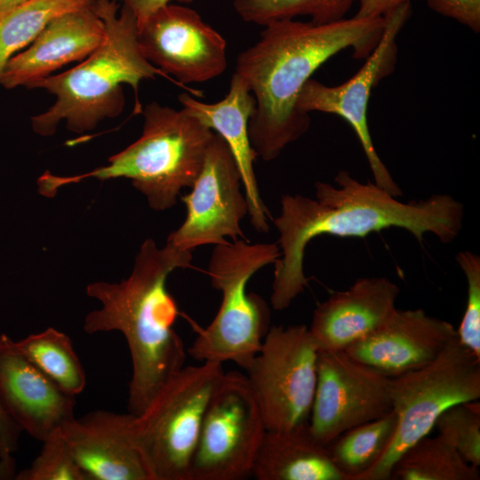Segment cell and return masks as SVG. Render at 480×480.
I'll list each match as a JSON object with an SVG mask.
<instances>
[{
	"mask_svg": "<svg viewBox=\"0 0 480 480\" xmlns=\"http://www.w3.org/2000/svg\"><path fill=\"white\" fill-rule=\"evenodd\" d=\"M190 193L181 201L187 208L182 224L167 243L182 250L219 244L244 237L241 221L248 215L241 173L225 140L217 133Z\"/></svg>",
	"mask_w": 480,
	"mask_h": 480,
	"instance_id": "cell-12",
	"label": "cell"
},
{
	"mask_svg": "<svg viewBox=\"0 0 480 480\" xmlns=\"http://www.w3.org/2000/svg\"><path fill=\"white\" fill-rule=\"evenodd\" d=\"M0 340L26 358L66 393L76 396L84 391L85 372L71 339L66 333L49 327L19 340L2 333Z\"/></svg>",
	"mask_w": 480,
	"mask_h": 480,
	"instance_id": "cell-22",
	"label": "cell"
},
{
	"mask_svg": "<svg viewBox=\"0 0 480 480\" xmlns=\"http://www.w3.org/2000/svg\"><path fill=\"white\" fill-rule=\"evenodd\" d=\"M252 274L243 267L220 273L212 286L222 293L213 320L200 331L188 355L201 362L231 361L245 371L259 353L270 329V309L265 300L247 292Z\"/></svg>",
	"mask_w": 480,
	"mask_h": 480,
	"instance_id": "cell-14",
	"label": "cell"
},
{
	"mask_svg": "<svg viewBox=\"0 0 480 480\" xmlns=\"http://www.w3.org/2000/svg\"><path fill=\"white\" fill-rule=\"evenodd\" d=\"M29 467L16 473V480H87L78 466L61 429L43 442Z\"/></svg>",
	"mask_w": 480,
	"mask_h": 480,
	"instance_id": "cell-28",
	"label": "cell"
},
{
	"mask_svg": "<svg viewBox=\"0 0 480 480\" xmlns=\"http://www.w3.org/2000/svg\"><path fill=\"white\" fill-rule=\"evenodd\" d=\"M395 433L378 461L358 480H390L399 457L428 436L449 407L480 398V357L458 337L431 363L391 378Z\"/></svg>",
	"mask_w": 480,
	"mask_h": 480,
	"instance_id": "cell-6",
	"label": "cell"
},
{
	"mask_svg": "<svg viewBox=\"0 0 480 480\" xmlns=\"http://www.w3.org/2000/svg\"><path fill=\"white\" fill-rule=\"evenodd\" d=\"M457 337L456 328L448 321L421 308H396L380 326L345 351L393 378L431 363Z\"/></svg>",
	"mask_w": 480,
	"mask_h": 480,
	"instance_id": "cell-15",
	"label": "cell"
},
{
	"mask_svg": "<svg viewBox=\"0 0 480 480\" xmlns=\"http://www.w3.org/2000/svg\"><path fill=\"white\" fill-rule=\"evenodd\" d=\"M191 261L192 251L168 243L159 248L148 238L126 279L94 282L86 287L87 295L101 306L86 315L84 332L116 331L126 340L132 362L127 406L133 415L140 414L184 366L185 347L174 329L179 308L166 281L172 271L189 268Z\"/></svg>",
	"mask_w": 480,
	"mask_h": 480,
	"instance_id": "cell-3",
	"label": "cell"
},
{
	"mask_svg": "<svg viewBox=\"0 0 480 480\" xmlns=\"http://www.w3.org/2000/svg\"><path fill=\"white\" fill-rule=\"evenodd\" d=\"M224 373L219 363L183 366L133 415L134 436L153 480H188L207 405Z\"/></svg>",
	"mask_w": 480,
	"mask_h": 480,
	"instance_id": "cell-7",
	"label": "cell"
},
{
	"mask_svg": "<svg viewBox=\"0 0 480 480\" xmlns=\"http://www.w3.org/2000/svg\"><path fill=\"white\" fill-rule=\"evenodd\" d=\"M391 378L345 350L320 351L308 428L327 445L340 434L392 411Z\"/></svg>",
	"mask_w": 480,
	"mask_h": 480,
	"instance_id": "cell-11",
	"label": "cell"
},
{
	"mask_svg": "<svg viewBox=\"0 0 480 480\" xmlns=\"http://www.w3.org/2000/svg\"><path fill=\"white\" fill-rule=\"evenodd\" d=\"M75 398L0 340V401L21 432L43 442L75 418Z\"/></svg>",
	"mask_w": 480,
	"mask_h": 480,
	"instance_id": "cell-18",
	"label": "cell"
},
{
	"mask_svg": "<svg viewBox=\"0 0 480 480\" xmlns=\"http://www.w3.org/2000/svg\"><path fill=\"white\" fill-rule=\"evenodd\" d=\"M137 40L147 60L180 86L212 80L228 67L225 38L196 11L180 4L151 13L138 26Z\"/></svg>",
	"mask_w": 480,
	"mask_h": 480,
	"instance_id": "cell-13",
	"label": "cell"
},
{
	"mask_svg": "<svg viewBox=\"0 0 480 480\" xmlns=\"http://www.w3.org/2000/svg\"><path fill=\"white\" fill-rule=\"evenodd\" d=\"M334 182H316V198L289 194L281 197V212L274 220L280 249L270 298L276 310L290 307L307 286L305 251L316 236L364 237L398 228L419 242L432 234L448 244L462 229L464 206L450 195L435 194L404 203L374 182L359 181L346 170L338 172Z\"/></svg>",
	"mask_w": 480,
	"mask_h": 480,
	"instance_id": "cell-1",
	"label": "cell"
},
{
	"mask_svg": "<svg viewBox=\"0 0 480 480\" xmlns=\"http://www.w3.org/2000/svg\"><path fill=\"white\" fill-rule=\"evenodd\" d=\"M266 431L246 375L225 372L207 405L188 480H241L252 476Z\"/></svg>",
	"mask_w": 480,
	"mask_h": 480,
	"instance_id": "cell-8",
	"label": "cell"
},
{
	"mask_svg": "<svg viewBox=\"0 0 480 480\" xmlns=\"http://www.w3.org/2000/svg\"><path fill=\"white\" fill-rule=\"evenodd\" d=\"M318 353L306 324L270 327L246 370L267 430H288L308 423Z\"/></svg>",
	"mask_w": 480,
	"mask_h": 480,
	"instance_id": "cell-9",
	"label": "cell"
},
{
	"mask_svg": "<svg viewBox=\"0 0 480 480\" xmlns=\"http://www.w3.org/2000/svg\"><path fill=\"white\" fill-rule=\"evenodd\" d=\"M444 440L450 444L470 464L480 465V406L476 401L460 403L446 409L436 420L435 427Z\"/></svg>",
	"mask_w": 480,
	"mask_h": 480,
	"instance_id": "cell-27",
	"label": "cell"
},
{
	"mask_svg": "<svg viewBox=\"0 0 480 480\" xmlns=\"http://www.w3.org/2000/svg\"><path fill=\"white\" fill-rule=\"evenodd\" d=\"M456 261L467 280V303L457 330L460 342L480 357V257L469 252L457 253Z\"/></svg>",
	"mask_w": 480,
	"mask_h": 480,
	"instance_id": "cell-29",
	"label": "cell"
},
{
	"mask_svg": "<svg viewBox=\"0 0 480 480\" xmlns=\"http://www.w3.org/2000/svg\"><path fill=\"white\" fill-rule=\"evenodd\" d=\"M94 0H28L0 13V77L8 60L29 45L53 18Z\"/></svg>",
	"mask_w": 480,
	"mask_h": 480,
	"instance_id": "cell-25",
	"label": "cell"
},
{
	"mask_svg": "<svg viewBox=\"0 0 480 480\" xmlns=\"http://www.w3.org/2000/svg\"><path fill=\"white\" fill-rule=\"evenodd\" d=\"M140 137L108 159V164L75 176L46 171L38 180V192L53 197L61 187L94 178H126L156 211L177 203L183 188H191L204 164L215 132L182 108L175 109L152 101L141 112Z\"/></svg>",
	"mask_w": 480,
	"mask_h": 480,
	"instance_id": "cell-5",
	"label": "cell"
},
{
	"mask_svg": "<svg viewBox=\"0 0 480 480\" xmlns=\"http://www.w3.org/2000/svg\"><path fill=\"white\" fill-rule=\"evenodd\" d=\"M92 8L102 20L105 36L98 48L77 66L50 76L31 89H44L56 97L44 112L31 117L33 131L52 136L59 124L76 133L93 130L106 118L118 116L124 108L123 84L132 87L136 111L139 84L142 80L162 76L169 78L142 54L138 40L137 20L133 12L116 0H95Z\"/></svg>",
	"mask_w": 480,
	"mask_h": 480,
	"instance_id": "cell-4",
	"label": "cell"
},
{
	"mask_svg": "<svg viewBox=\"0 0 480 480\" xmlns=\"http://www.w3.org/2000/svg\"><path fill=\"white\" fill-rule=\"evenodd\" d=\"M135 15L137 26H140L151 13L158 8L172 2L190 4L194 0H119Z\"/></svg>",
	"mask_w": 480,
	"mask_h": 480,
	"instance_id": "cell-33",
	"label": "cell"
},
{
	"mask_svg": "<svg viewBox=\"0 0 480 480\" xmlns=\"http://www.w3.org/2000/svg\"><path fill=\"white\" fill-rule=\"evenodd\" d=\"M95 1V0H94Z\"/></svg>",
	"mask_w": 480,
	"mask_h": 480,
	"instance_id": "cell-36",
	"label": "cell"
},
{
	"mask_svg": "<svg viewBox=\"0 0 480 480\" xmlns=\"http://www.w3.org/2000/svg\"><path fill=\"white\" fill-rule=\"evenodd\" d=\"M396 415L387 414L340 434L326 447L346 480H358L381 457L396 428Z\"/></svg>",
	"mask_w": 480,
	"mask_h": 480,
	"instance_id": "cell-23",
	"label": "cell"
},
{
	"mask_svg": "<svg viewBox=\"0 0 480 480\" xmlns=\"http://www.w3.org/2000/svg\"><path fill=\"white\" fill-rule=\"evenodd\" d=\"M132 420L130 412L96 410L61 428L87 480H153Z\"/></svg>",
	"mask_w": 480,
	"mask_h": 480,
	"instance_id": "cell-16",
	"label": "cell"
},
{
	"mask_svg": "<svg viewBox=\"0 0 480 480\" xmlns=\"http://www.w3.org/2000/svg\"><path fill=\"white\" fill-rule=\"evenodd\" d=\"M263 28L260 38L238 54L235 72L255 100L248 127L252 147L258 157L270 162L310 127L309 114L297 107L305 84L343 50L366 59L380 39L384 17L354 16L324 24L288 19Z\"/></svg>",
	"mask_w": 480,
	"mask_h": 480,
	"instance_id": "cell-2",
	"label": "cell"
},
{
	"mask_svg": "<svg viewBox=\"0 0 480 480\" xmlns=\"http://www.w3.org/2000/svg\"><path fill=\"white\" fill-rule=\"evenodd\" d=\"M252 476L258 480H346L332 463L326 445L308 423L288 430H267Z\"/></svg>",
	"mask_w": 480,
	"mask_h": 480,
	"instance_id": "cell-21",
	"label": "cell"
},
{
	"mask_svg": "<svg viewBox=\"0 0 480 480\" xmlns=\"http://www.w3.org/2000/svg\"><path fill=\"white\" fill-rule=\"evenodd\" d=\"M20 429L5 412L0 401V444L10 453L18 449Z\"/></svg>",
	"mask_w": 480,
	"mask_h": 480,
	"instance_id": "cell-32",
	"label": "cell"
},
{
	"mask_svg": "<svg viewBox=\"0 0 480 480\" xmlns=\"http://www.w3.org/2000/svg\"><path fill=\"white\" fill-rule=\"evenodd\" d=\"M194 95L178 96L182 108L220 135L231 150L241 173L252 226L265 234L271 218L260 193L253 164L257 154L249 137V121L255 109L254 97L244 80L233 73L227 95L214 103L203 102Z\"/></svg>",
	"mask_w": 480,
	"mask_h": 480,
	"instance_id": "cell-20",
	"label": "cell"
},
{
	"mask_svg": "<svg viewBox=\"0 0 480 480\" xmlns=\"http://www.w3.org/2000/svg\"><path fill=\"white\" fill-rule=\"evenodd\" d=\"M104 36V24L92 4L62 13L46 24L29 47L8 60L0 84L8 90L31 89L63 66L86 59Z\"/></svg>",
	"mask_w": 480,
	"mask_h": 480,
	"instance_id": "cell-17",
	"label": "cell"
},
{
	"mask_svg": "<svg viewBox=\"0 0 480 480\" xmlns=\"http://www.w3.org/2000/svg\"><path fill=\"white\" fill-rule=\"evenodd\" d=\"M399 287L384 276L361 277L315 308L310 334L318 351L345 350L380 326L395 310Z\"/></svg>",
	"mask_w": 480,
	"mask_h": 480,
	"instance_id": "cell-19",
	"label": "cell"
},
{
	"mask_svg": "<svg viewBox=\"0 0 480 480\" xmlns=\"http://www.w3.org/2000/svg\"><path fill=\"white\" fill-rule=\"evenodd\" d=\"M16 465L12 454L0 444V480L14 479Z\"/></svg>",
	"mask_w": 480,
	"mask_h": 480,
	"instance_id": "cell-34",
	"label": "cell"
},
{
	"mask_svg": "<svg viewBox=\"0 0 480 480\" xmlns=\"http://www.w3.org/2000/svg\"><path fill=\"white\" fill-rule=\"evenodd\" d=\"M410 14L411 3L385 14L384 28L378 44L351 78L334 86L310 78L297 101L298 108L303 113L323 112L344 119L362 146L374 183L395 197L401 196L403 191L376 151L368 126L367 111L372 89L395 69L398 52L396 38Z\"/></svg>",
	"mask_w": 480,
	"mask_h": 480,
	"instance_id": "cell-10",
	"label": "cell"
},
{
	"mask_svg": "<svg viewBox=\"0 0 480 480\" xmlns=\"http://www.w3.org/2000/svg\"><path fill=\"white\" fill-rule=\"evenodd\" d=\"M390 479L479 480L480 472L437 435L410 446L395 463Z\"/></svg>",
	"mask_w": 480,
	"mask_h": 480,
	"instance_id": "cell-24",
	"label": "cell"
},
{
	"mask_svg": "<svg viewBox=\"0 0 480 480\" xmlns=\"http://www.w3.org/2000/svg\"><path fill=\"white\" fill-rule=\"evenodd\" d=\"M358 0H234L233 6L245 22L266 26L280 20L308 16L317 24L344 19Z\"/></svg>",
	"mask_w": 480,
	"mask_h": 480,
	"instance_id": "cell-26",
	"label": "cell"
},
{
	"mask_svg": "<svg viewBox=\"0 0 480 480\" xmlns=\"http://www.w3.org/2000/svg\"><path fill=\"white\" fill-rule=\"evenodd\" d=\"M28 0H0V13L12 9Z\"/></svg>",
	"mask_w": 480,
	"mask_h": 480,
	"instance_id": "cell-35",
	"label": "cell"
},
{
	"mask_svg": "<svg viewBox=\"0 0 480 480\" xmlns=\"http://www.w3.org/2000/svg\"><path fill=\"white\" fill-rule=\"evenodd\" d=\"M411 3V0H358L356 18L383 17L398 6Z\"/></svg>",
	"mask_w": 480,
	"mask_h": 480,
	"instance_id": "cell-31",
	"label": "cell"
},
{
	"mask_svg": "<svg viewBox=\"0 0 480 480\" xmlns=\"http://www.w3.org/2000/svg\"><path fill=\"white\" fill-rule=\"evenodd\" d=\"M435 12L451 18L475 33L480 32V0H427Z\"/></svg>",
	"mask_w": 480,
	"mask_h": 480,
	"instance_id": "cell-30",
	"label": "cell"
}]
</instances>
